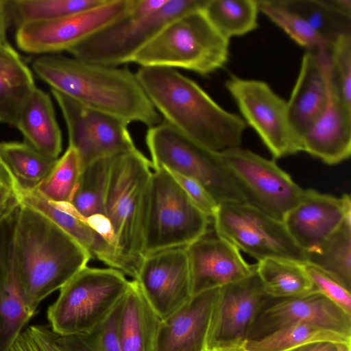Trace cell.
I'll return each instance as SVG.
<instances>
[{
	"mask_svg": "<svg viewBox=\"0 0 351 351\" xmlns=\"http://www.w3.org/2000/svg\"><path fill=\"white\" fill-rule=\"evenodd\" d=\"M32 67L51 89L88 107L128 123L138 122L149 128L162 121L136 73L126 68L97 64L59 53L39 56Z\"/></svg>",
	"mask_w": 351,
	"mask_h": 351,
	"instance_id": "1",
	"label": "cell"
},
{
	"mask_svg": "<svg viewBox=\"0 0 351 351\" xmlns=\"http://www.w3.org/2000/svg\"><path fill=\"white\" fill-rule=\"evenodd\" d=\"M135 73L155 109L176 130L215 152L240 147L244 120L194 81L171 68L143 66Z\"/></svg>",
	"mask_w": 351,
	"mask_h": 351,
	"instance_id": "2",
	"label": "cell"
},
{
	"mask_svg": "<svg viewBox=\"0 0 351 351\" xmlns=\"http://www.w3.org/2000/svg\"><path fill=\"white\" fill-rule=\"evenodd\" d=\"M14 255L27 308L33 317L40 303L87 266L92 256L45 216L21 204Z\"/></svg>",
	"mask_w": 351,
	"mask_h": 351,
	"instance_id": "3",
	"label": "cell"
},
{
	"mask_svg": "<svg viewBox=\"0 0 351 351\" xmlns=\"http://www.w3.org/2000/svg\"><path fill=\"white\" fill-rule=\"evenodd\" d=\"M151 161L138 149L113 157L104 200L122 273L136 279L144 240Z\"/></svg>",
	"mask_w": 351,
	"mask_h": 351,
	"instance_id": "4",
	"label": "cell"
},
{
	"mask_svg": "<svg viewBox=\"0 0 351 351\" xmlns=\"http://www.w3.org/2000/svg\"><path fill=\"white\" fill-rule=\"evenodd\" d=\"M202 9L166 24L132 62L141 67L183 69L201 75L222 68L228 60L229 40L212 25Z\"/></svg>",
	"mask_w": 351,
	"mask_h": 351,
	"instance_id": "5",
	"label": "cell"
},
{
	"mask_svg": "<svg viewBox=\"0 0 351 351\" xmlns=\"http://www.w3.org/2000/svg\"><path fill=\"white\" fill-rule=\"evenodd\" d=\"M130 280L118 269L86 266L59 290L47 317L60 336L88 332L112 314L128 289Z\"/></svg>",
	"mask_w": 351,
	"mask_h": 351,
	"instance_id": "6",
	"label": "cell"
},
{
	"mask_svg": "<svg viewBox=\"0 0 351 351\" xmlns=\"http://www.w3.org/2000/svg\"><path fill=\"white\" fill-rule=\"evenodd\" d=\"M145 141L152 168L163 167L171 173L195 180L219 205L247 202L243 192L223 163L219 152L191 139L164 120L149 128Z\"/></svg>",
	"mask_w": 351,
	"mask_h": 351,
	"instance_id": "7",
	"label": "cell"
},
{
	"mask_svg": "<svg viewBox=\"0 0 351 351\" xmlns=\"http://www.w3.org/2000/svg\"><path fill=\"white\" fill-rule=\"evenodd\" d=\"M210 219L190 199L171 173L154 169L150 179L144 255L186 247L209 230Z\"/></svg>",
	"mask_w": 351,
	"mask_h": 351,
	"instance_id": "8",
	"label": "cell"
},
{
	"mask_svg": "<svg viewBox=\"0 0 351 351\" xmlns=\"http://www.w3.org/2000/svg\"><path fill=\"white\" fill-rule=\"evenodd\" d=\"M206 0H168L157 12L146 16L128 14L106 26L68 53L85 62L109 66L132 62L136 54L169 22L202 9Z\"/></svg>",
	"mask_w": 351,
	"mask_h": 351,
	"instance_id": "9",
	"label": "cell"
},
{
	"mask_svg": "<svg viewBox=\"0 0 351 351\" xmlns=\"http://www.w3.org/2000/svg\"><path fill=\"white\" fill-rule=\"evenodd\" d=\"M214 231L258 261L282 258L306 263L282 221L247 202H225L211 219Z\"/></svg>",
	"mask_w": 351,
	"mask_h": 351,
	"instance_id": "10",
	"label": "cell"
},
{
	"mask_svg": "<svg viewBox=\"0 0 351 351\" xmlns=\"http://www.w3.org/2000/svg\"><path fill=\"white\" fill-rule=\"evenodd\" d=\"M219 156L247 202L271 217L282 221L300 199L304 189L274 160L241 147L222 151Z\"/></svg>",
	"mask_w": 351,
	"mask_h": 351,
	"instance_id": "11",
	"label": "cell"
},
{
	"mask_svg": "<svg viewBox=\"0 0 351 351\" xmlns=\"http://www.w3.org/2000/svg\"><path fill=\"white\" fill-rule=\"evenodd\" d=\"M134 0H105L101 4L49 21L16 28L15 40L23 51L40 56L69 51L96 32L130 14Z\"/></svg>",
	"mask_w": 351,
	"mask_h": 351,
	"instance_id": "12",
	"label": "cell"
},
{
	"mask_svg": "<svg viewBox=\"0 0 351 351\" xmlns=\"http://www.w3.org/2000/svg\"><path fill=\"white\" fill-rule=\"evenodd\" d=\"M66 125L69 146L77 153L82 169L97 160L137 150L128 123L91 108L51 89Z\"/></svg>",
	"mask_w": 351,
	"mask_h": 351,
	"instance_id": "13",
	"label": "cell"
},
{
	"mask_svg": "<svg viewBox=\"0 0 351 351\" xmlns=\"http://www.w3.org/2000/svg\"><path fill=\"white\" fill-rule=\"evenodd\" d=\"M225 84L246 123L256 132L274 158L301 152L300 141L289 119L287 101L267 83L231 76Z\"/></svg>",
	"mask_w": 351,
	"mask_h": 351,
	"instance_id": "14",
	"label": "cell"
},
{
	"mask_svg": "<svg viewBox=\"0 0 351 351\" xmlns=\"http://www.w3.org/2000/svg\"><path fill=\"white\" fill-rule=\"evenodd\" d=\"M254 271L219 288L206 337V350L243 344L258 313L271 301Z\"/></svg>",
	"mask_w": 351,
	"mask_h": 351,
	"instance_id": "15",
	"label": "cell"
},
{
	"mask_svg": "<svg viewBox=\"0 0 351 351\" xmlns=\"http://www.w3.org/2000/svg\"><path fill=\"white\" fill-rule=\"evenodd\" d=\"M302 323L351 337V315L322 293L312 291L271 301L254 319L245 341L257 339L282 328Z\"/></svg>",
	"mask_w": 351,
	"mask_h": 351,
	"instance_id": "16",
	"label": "cell"
},
{
	"mask_svg": "<svg viewBox=\"0 0 351 351\" xmlns=\"http://www.w3.org/2000/svg\"><path fill=\"white\" fill-rule=\"evenodd\" d=\"M136 280L158 317L163 319L192 297L191 275L186 247L145 256Z\"/></svg>",
	"mask_w": 351,
	"mask_h": 351,
	"instance_id": "17",
	"label": "cell"
},
{
	"mask_svg": "<svg viewBox=\"0 0 351 351\" xmlns=\"http://www.w3.org/2000/svg\"><path fill=\"white\" fill-rule=\"evenodd\" d=\"M191 275L192 296L238 282L255 269L240 250L215 231L208 230L186 247Z\"/></svg>",
	"mask_w": 351,
	"mask_h": 351,
	"instance_id": "18",
	"label": "cell"
},
{
	"mask_svg": "<svg viewBox=\"0 0 351 351\" xmlns=\"http://www.w3.org/2000/svg\"><path fill=\"white\" fill-rule=\"evenodd\" d=\"M350 216L349 195L337 197L304 189L300 199L282 221L295 243L306 252L319 246Z\"/></svg>",
	"mask_w": 351,
	"mask_h": 351,
	"instance_id": "19",
	"label": "cell"
},
{
	"mask_svg": "<svg viewBox=\"0 0 351 351\" xmlns=\"http://www.w3.org/2000/svg\"><path fill=\"white\" fill-rule=\"evenodd\" d=\"M19 207L0 221V351L10 350L32 317L25 302L14 255Z\"/></svg>",
	"mask_w": 351,
	"mask_h": 351,
	"instance_id": "20",
	"label": "cell"
},
{
	"mask_svg": "<svg viewBox=\"0 0 351 351\" xmlns=\"http://www.w3.org/2000/svg\"><path fill=\"white\" fill-rule=\"evenodd\" d=\"M330 50L306 51L300 73L287 101L291 125L299 138L324 112L328 101Z\"/></svg>",
	"mask_w": 351,
	"mask_h": 351,
	"instance_id": "21",
	"label": "cell"
},
{
	"mask_svg": "<svg viewBox=\"0 0 351 351\" xmlns=\"http://www.w3.org/2000/svg\"><path fill=\"white\" fill-rule=\"evenodd\" d=\"M218 290L192 296L161 319L154 351H206V337Z\"/></svg>",
	"mask_w": 351,
	"mask_h": 351,
	"instance_id": "22",
	"label": "cell"
},
{
	"mask_svg": "<svg viewBox=\"0 0 351 351\" xmlns=\"http://www.w3.org/2000/svg\"><path fill=\"white\" fill-rule=\"evenodd\" d=\"M301 152L333 165L349 158L351 154V112L341 102L329 75L327 106L301 138Z\"/></svg>",
	"mask_w": 351,
	"mask_h": 351,
	"instance_id": "23",
	"label": "cell"
},
{
	"mask_svg": "<svg viewBox=\"0 0 351 351\" xmlns=\"http://www.w3.org/2000/svg\"><path fill=\"white\" fill-rule=\"evenodd\" d=\"M18 187L21 204L36 210L51 220L88 251L92 258L119 270V262L114 245L85 219L75 214L67 204L53 203L46 199L35 189Z\"/></svg>",
	"mask_w": 351,
	"mask_h": 351,
	"instance_id": "24",
	"label": "cell"
},
{
	"mask_svg": "<svg viewBox=\"0 0 351 351\" xmlns=\"http://www.w3.org/2000/svg\"><path fill=\"white\" fill-rule=\"evenodd\" d=\"M160 321L138 281L131 280L117 306L116 332L121 351H154Z\"/></svg>",
	"mask_w": 351,
	"mask_h": 351,
	"instance_id": "25",
	"label": "cell"
},
{
	"mask_svg": "<svg viewBox=\"0 0 351 351\" xmlns=\"http://www.w3.org/2000/svg\"><path fill=\"white\" fill-rule=\"evenodd\" d=\"M14 126L25 143L51 160L62 152V133L52 100L47 93L36 86L24 104Z\"/></svg>",
	"mask_w": 351,
	"mask_h": 351,
	"instance_id": "26",
	"label": "cell"
},
{
	"mask_svg": "<svg viewBox=\"0 0 351 351\" xmlns=\"http://www.w3.org/2000/svg\"><path fill=\"white\" fill-rule=\"evenodd\" d=\"M296 12L330 46L339 38L351 35L350 0H277Z\"/></svg>",
	"mask_w": 351,
	"mask_h": 351,
	"instance_id": "27",
	"label": "cell"
},
{
	"mask_svg": "<svg viewBox=\"0 0 351 351\" xmlns=\"http://www.w3.org/2000/svg\"><path fill=\"white\" fill-rule=\"evenodd\" d=\"M255 269L265 291L272 298H291L313 291L305 263L267 258L258 261Z\"/></svg>",
	"mask_w": 351,
	"mask_h": 351,
	"instance_id": "28",
	"label": "cell"
},
{
	"mask_svg": "<svg viewBox=\"0 0 351 351\" xmlns=\"http://www.w3.org/2000/svg\"><path fill=\"white\" fill-rule=\"evenodd\" d=\"M306 263L315 265L337 279L351 291V216L315 249L305 252Z\"/></svg>",
	"mask_w": 351,
	"mask_h": 351,
	"instance_id": "29",
	"label": "cell"
},
{
	"mask_svg": "<svg viewBox=\"0 0 351 351\" xmlns=\"http://www.w3.org/2000/svg\"><path fill=\"white\" fill-rule=\"evenodd\" d=\"M113 157L104 158L84 167L81 171L69 208L87 219L104 215V200Z\"/></svg>",
	"mask_w": 351,
	"mask_h": 351,
	"instance_id": "30",
	"label": "cell"
},
{
	"mask_svg": "<svg viewBox=\"0 0 351 351\" xmlns=\"http://www.w3.org/2000/svg\"><path fill=\"white\" fill-rule=\"evenodd\" d=\"M105 0H5L8 25L64 18L104 3Z\"/></svg>",
	"mask_w": 351,
	"mask_h": 351,
	"instance_id": "31",
	"label": "cell"
},
{
	"mask_svg": "<svg viewBox=\"0 0 351 351\" xmlns=\"http://www.w3.org/2000/svg\"><path fill=\"white\" fill-rule=\"evenodd\" d=\"M0 160L23 189H35L56 160L38 152L26 143L1 142Z\"/></svg>",
	"mask_w": 351,
	"mask_h": 351,
	"instance_id": "32",
	"label": "cell"
},
{
	"mask_svg": "<svg viewBox=\"0 0 351 351\" xmlns=\"http://www.w3.org/2000/svg\"><path fill=\"white\" fill-rule=\"evenodd\" d=\"M202 10L212 25L228 40L258 27V0H206Z\"/></svg>",
	"mask_w": 351,
	"mask_h": 351,
	"instance_id": "33",
	"label": "cell"
},
{
	"mask_svg": "<svg viewBox=\"0 0 351 351\" xmlns=\"http://www.w3.org/2000/svg\"><path fill=\"white\" fill-rule=\"evenodd\" d=\"M315 341L349 343L351 337L320 326L302 323L282 328L257 339L245 341L243 346L248 351H286Z\"/></svg>",
	"mask_w": 351,
	"mask_h": 351,
	"instance_id": "34",
	"label": "cell"
},
{
	"mask_svg": "<svg viewBox=\"0 0 351 351\" xmlns=\"http://www.w3.org/2000/svg\"><path fill=\"white\" fill-rule=\"evenodd\" d=\"M258 3L259 11L306 51L330 50V45L296 12L282 6L277 0H258Z\"/></svg>",
	"mask_w": 351,
	"mask_h": 351,
	"instance_id": "35",
	"label": "cell"
},
{
	"mask_svg": "<svg viewBox=\"0 0 351 351\" xmlns=\"http://www.w3.org/2000/svg\"><path fill=\"white\" fill-rule=\"evenodd\" d=\"M82 166L77 152L68 147L35 190L49 202L68 204L78 182Z\"/></svg>",
	"mask_w": 351,
	"mask_h": 351,
	"instance_id": "36",
	"label": "cell"
},
{
	"mask_svg": "<svg viewBox=\"0 0 351 351\" xmlns=\"http://www.w3.org/2000/svg\"><path fill=\"white\" fill-rule=\"evenodd\" d=\"M117 306L106 320L88 332L56 334V343L63 351H121L116 332Z\"/></svg>",
	"mask_w": 351,
	"mask_h": 351,
	"instance_id": "37",
	"label": "cell"
},
{
	"mask_svg": "<svg viewBox=\"0 0 351 351\" xmlns=\"http://www.w3.org/2000/svg\"><path fill=\"white\" fill-rule=\"evenodd\" d=\"M332 81L345 108L351 112V35L343 36L330 49Z\"/></svg>",
	"mask_w": 351,
	"mask_h": 351,
	"instance_id": "38",
	"label": "cell"
},
{
	"mask_svg": "<svg viewBox=\"0 0 351 351\" xmlns=\"http://www.w3.org/2000/svg\"><path fill=\"white\" fill-rule=\"evenodd\" d=\"M35 84L14 82L0 73V122L14 126Z\"/></svg>",
	"mask_w": 351,
	"mask_h": 351,
	"instance_id": "39",
	"label": "cell"
},
{
	"mask_svg": "<svg viewBox=\"0 0 351 351\" xmlns=\"http://www.w3.org/2000/svg\"><path fill=\"white\" fill-rule=\"evenodd\" d=\"M305 269L313 291L322 293L351 315L350 291L334 276L315 265L305 263Z\"/></svg>",
	"mask_w": 351,
	"mask_h": 351,
	"instance_id": "40",
	"label": "cell"
},
{
	"mask_svg": "<svg viewBox=\"0 0 351 351\" xmlns=\"http://www.w3.org/2000/svg\"><path fill=\"white\" fill-rule=\"evenodd\" d=\"M0 73L19 83L35 84L31 70L8 43H0Z\"/></svg>",
	"mask_w": 351,
	"mask_h": 351,
	"instance_id": "41",
	"label": "cell"
},
{
	"mask_svg": "<svg viewBox=\"0 0 351 351\" xmlns=\"http://www.w3.org/2000/svg\"><path fill=\"white\" fill-rule=\"evenodd\" d=\"M171 173L185 191L192 202L205 215L212 219L217 211L219 204L210 193L195 180L177 173Z\"/></svg>",
	"mask_w": 351,
	"mask_h": 351,
	"instance_id": "42",
	"label": "cell"
},
{
	"mask_svg": "<svg viewBox=\"0 0 351 351\" xmlns=\"http://www.w3.org/2000/svg\"><path fill=\"white\" fill-rule=\"evenodd\" d=\"M20 204L18 185L12 176L0 178V221Z\"/></svg>",
	"mask_w": 351,
	"mask_h": 351,
	"instance_id": "43",
	"label": "cell"
},
{
	"mask_svg": "<svg viewBox=\"0 0 351 351\" xmlns=\"http://www.w3.org/2000/svg\"><path fill=\"white\" fill-rule=\"evenodd\" d=\"M28 328L40 351H63L56 343V333L49 325H32Z\"/></svg>",
	"mask_w": 351,
	"mask_h": 351,
	"instance_id": "44",
	"label": "cell"
},
{
	"mask_svg": "<svg viewBox=\"0 0 351 351\" xmlns=\"http://www.w3.org/2000/svg\"><path fill=\"white\" fill-rule=\"evenodd\" d=\"M168 0H134L130 14L146 16L159 11Z\"/></svg>",
	"mask_w": 351,
	"mask_h": 351,
	"instance_id": "45",
	"label": "cell"
},
{
	"mask_svg": "<svg viewBox=\"0 0 351 351\" xmlns=\"http://www.w3.org/2000/svg\"><path fill=\"white\" fill-rule=\"evenodd\" d=\"M9 351H40V350L27 328L19 335Z\"/></svg>",
	"mask_w": 351,
	"mask_h": 351,
	"instance_id": "46",
	"label": "cell"
},
{
	"mask_svg": "<svg viewBox=\"0 0 351 351\" xmlns=\"http://www.w3.org/2000/svg\"><path fill=\"white\" fill-rule=\"evenodd\" d=\"M337 343L331 341H315L305 343L286 351H337Z\"/></svg>",
	"mask_w": 351,
	"mask_h": 351,
	"instance_id": "47",
	"label": "cell"
},
{
	"mask_svg": "<svg viewBox=\"0 0 351 351\" xmlns=\"http://www.w3.org/2000/svg\"><path fill=\"white\" fill-rule=\"evenodd\" d=\"M8 27L5 13V0H0V43H8L6 40V32Z\"/></svg>",
	"mask_w": 351,
	"mask_h": 351,
	"instance_id": "48",
	"label": "cell"
},
{
	"mask_svg": "<svg viewBox=\"0 0 351 351\" xmlns=\"http://www.w3.org/2000/svg\"><path fill=\"white\" fill-rule=\"evenodd\" d=\"M210 351H248L243 344L232 345L223 347H218L212 349Z\"/></svg>",
	"mask_w": 351,
	"mask_h": 351,
	"instance_id": "49",
	"label": "cell"
},
{
	"mask_svg": "<svg viewBox=\"0 0 351 351\" xmlns=\"http://www.w3.org/2000/svg\"><path fill=\"white\" fill-rule=\"evenodd\" d=\"M337 351H351V342L337 343Z\"/></svg>",
	"mask_w": 351,
	"mask_h": 351,
	"instance_id": "50",
	"label": "cell"
},
{
	"mask_svg": "<svg viewBox=\"0 0 351 351\" xmlns=\"http://www.w3.org/2000/svg\"><path fill=\"white\" fill-rule=\"evenodd\" d=\"M11 175L4 164L0 161V178Z\"/></svg>",
	"mask_w": 351,
	"mask_h": 351,
	"instance_id": "51",
	"label": "cell"
},
{
	"mask_svg": "<svg viewBox=\"0 0 351 351\" xmlns=\"http://www.w3.org/2000/svg\"><path fill=\"white\" fill-rule=\"evenodd\" d=\"M0 161H1V160H0Z\"/></svg>",
	"mask_w": 351,
	"mask_h": 351,
	"instance_id": "52",
	"label": "cell"
}]
</instances>
